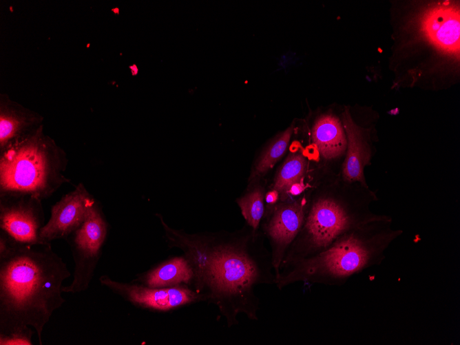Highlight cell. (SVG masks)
Masks as SVG:
<instances>
[{
    "instance_id": "cell-1",
    "label": "cell",
    "mask_w": 460,
    "mask_h": 345,
    "mask_svg": "<svg viewBox=\"0 0 460 345\" xmlns=\"http://www.w3.org/2000/svg\"><path fill=\"white\" fill-rule=\"evenodd\" d=\"M159 216L169 245L183 251L193 271L191 287L216 306L227 326L237 325L240 314L258 320L255 288L275 280L271 251L258 231L189 235L169 227Z\"/></svg>"
},
{
    "instance_id": "cell-2",
    "label": "cell",
    "mask_w": 460,
    "mask_h": 345,
    "mask_svg": "<svg viewBox=\"0 0 460 345\" xmlns=\"http://www.w3.org/2000/svg\"><path fill=\"white\" fill-rule=\"evenodd\" d=\"M70 275L51 243H24L0 229V344H39L53 313L65 300L63 282Z\"/></svg>"
},
{
    "instance_id": "cell-3",
    "label": "cell",
    "mask_w": 460,
    "mask_h": 345,
    "mask_svg": "<svg viewBox=\"0 0 460 345\" xmlns=\"http://www.w3.org/2000/svg\"><path fill=\"white\" fill-rule=\"evenodd\" d=\"M378 200L369 186L348 182L339 176L312 189L303 227L286 251L280 271L324 250L338 238L365 223L384 218L370 205Z\"/></svg>"
},
{
    "instance_id": "cell-4",
    "label": "cell",
    "mask_w": 460,
    "mask_h": 345,
    "mask_svg": "<svg viewBox=\"0 0 460 345\" xmlns=\"http://www.w3.org/2000/svg\"><path fill=\"white\" fill-rule=\"evenodd\" d=\"M403 234L390 216L362 224L345 233L316 255L281 270L275 284L282 290L297 282L344 284L352 276L379 265L390 244Z\"/></svg>"
},
{
    "instance_id": "cell-5",
    "label": "cell",
    "mask_w": 460,
    "mask_h": 345,
    "mask_svg": "<svg viewBox=\"0 0 460 345\" xmlns=\"http://www.w3.org/2000/svg\"><path fill=\"white\" fill-rule=\"evenodd\" d=\"M40 125L1 151L0 194L29 195L43 200L70 180L65 154Z\"/></svg>"
},
{
    "instance_id": "cell-6",
    "label": "cell",
    "mask_w": 460,
    "mask_h": 345,
    "mask_svg": "<svg viewBox=\"0 0 460 345\" xmlns=\"http://www.w3.org/2000/svg\"><path fill=\"white\" fill-rule=\"evenodd\" d=\"M107 234V224L94 200L90 206L83 224L71 236L74 262L70 284L63 286V293H79L88 289L98 263Z\"/></svg>"
},
{
    "instance_id": "cell-7",
    "label": "cell",
    "mask_w": 460,
    "mask_h": 345,
    "mask_svg": "<svg viewBox=\"0 0 460 345\" xmlns=\"http://www.w3.org/2000/svg\"><path fill=\"white\" fill-rule=\"evenodd\" d=\"M312 189L291 200L265 209L262 220L264 234L270 243L275 276L284 257L301 231L305 221Z\"/></svg>"
},
{
    "instance_id": "cell-8",
    "label": "cell",
    "mask_w": 460,
    "mask_h": 345,
    "mask_svg": "<svg viewBox=\"0 0 460 345\" xmlns=\"http://www.w3.org/2000/svg\"><path fill=\"white\" fill-rule=\"evenodd\" d=\"M101 284L136 307L151 311L167 312L204 301L203 297L187 285L150 287L138 282H123L107 275L98 279Z\"/></svg>"
},
{
    "instance_id": "cell-9",
    "label": "cell",
    "mask_w": 460,
    "mask_h": 345,
    "mask_svg": "<svg viewBox=\"0 0 460 345\" xmlns=\"http://www.w3.org/2000/svg\"><path fill=\"white\" fill-rule=\"evenodd\" d=\"M41 199L21 194H0V229L17 241L41 243L39 233L44 225Z\"/></svg>"
},
{
    "instance_id": "cell-10",
    "label": "cell",
    "mask_w": 460,
    "mask_h": 345,
    "mask_svg": "<svg viewBox=\"0 0 460 345\" xmlns=\"http://www.w3.org/2000/svg\"><path fill=\"white\" fill-rule=\"evenodd\" d=\"M311 137L322 179L339 176L347 146L341 117L331 112L320 114L313 123Z\"/></svg>"
},
{
    "instance_id": "cell-11",
    "label": "cell",
    "mask_w": 460,
    "mask_h": 345,
    "mask_svg": "<svg viewBox=\"0 0 460 345\" xmlns=\"http://www.w3.org/2000/svg\"><path fill=\"white\" fill-rule=\"evenodd\" d=\"M94 201L83 184L79 183L52 205L49 220L39 231L40 242L51 243L70 236L83 224Z\"/></svg>"
},
{
    "instance_id": "cell-12",
    "label": "cell",
    "mask_w": 460,
    "mask_h": 345,
    "mask_svg": "<svg viewBox=\"0 0 460 345\" xmlns=\"http://www.w3.org/2000/svg\"><path fill=\"white\" fill-rule=\"evenodd\" d=\"M347 146L341 166L339 177L348 182H359L368 186L364 169L373 156L370 144V131L357 125L353 120L349 107H346L341 114Z\"/></svg>"
},
{
    "instance_id": "cell-13",
    "label": "cell",
    "mask_w": 460,
    "mask_h": 345,
    "mask_svg": "<svg viewBox=\"0 0 460 345\" xmlns=\"http://www.w3.org/2000/svg\"><path fill=\"white\" fill-rule=\"evenodd\" d=\"M421 30L439 50L459 56L460 13L452 4L440 3L428 9L421 19Z\"/></svg>"
},
{
    "instance_id": "cell-14",
    "label": "cell",
    "mask_w": 460,
    "mask_h": 345,
    "mask_svg": "<svg viewBox=\"0 0 460 345\" xmlns=\"http://www.w3.org/2000/svg\"><path fill=\"white\" fill-rule=\"evenodd\" d=\"M193 271L185 256L173 257L148 271L137 274L133 281L150 287L187 285L191 287Z\"/></svg>"
},
{
    "instance_id": "cell-15",
    "label": "cell",
    "mask_w": 460,
    "mask_h": 345,
    "mask_svg": "<svg viewBox=\"0 0 460 345\" xmlns=\"http://www.w3.org/2000/svg\"><path fill=\"white\" fill-rule=\"evenodd\" d=\"M41 120L38 116L15 104L1 101L0 110L1 151L31 131L28 129Z\"/></svg>"
},
{
    "instance_id": "cell-16",
    "label": "cell",
    "mask_w": 460,
    "mask_h": 345,
    "mask_svg": "<svg viewBox=\"0 0 460 345\" xmlns=\"http://www.w3.org/2000/svg\"><path fill=\"white\" fill-rule=\"evenodd\" d=\"M294 129V124L278 134L264 148L255 162L249 178V185L260 182L284 156L288 149Z\"/></svg>"
},
{
    "instance_id": "cell-17",
    "label": "cell",
    "mask_w": 460,
    "mask_h": 345,
    "mask_svg": "<svg viewBox=\"0 0 460 345\" xmlns=\"http://www.w3.org/2000/svg\"><path fill=\"white\" fill-rule=\"evenodd\" d=\"M266 192V188L258 182L249 185L246 193L236 199L247 224L255 231L264 214Z\"/></svg>"
}]
</instances>
